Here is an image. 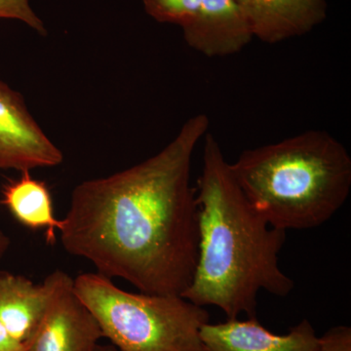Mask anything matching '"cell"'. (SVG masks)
Instances as JSON below:
<instances>
[{
	"label": "cell",
	"instance_id": "1",
	"mask_svg": "<svg viewBox=\"0 0 351 351\" xmlns=\"http://www.w3.org/2000/svg\"><path fill=\"white\" fill-rule=\"evenodd\" d=\"M209 126L196 114L156 156L75 186L59 232L64 250L141 293L184 294L199 244L191 160Z\"/></svg>",
	"mask_w": 351,
	"mask_h": 351
},
{
	"label": "cell",
	"instance_id": "2",
	"mask_svg": "<svg viewBox=\"0 0 351 351\" xmlns=\"http://www.w3.org/2000/svg\"><path fill=\"white\" fill-rule=\"evenodd\" d=\"M204 140L196 189L197 262L182 297L196 306L219 307L228 319L241 313L256 318L260 291L284 298L294 290V281L279 265L286 232L251 206L216 138L207 133Z\"/></svg>",
	"mask_w": 351,
	"mask_h": 351
},
{
	"label": "cell",
	"instance_id": "3",
	"mask_svg": "<svg viewBox=\"0 0 351 351\" xmlns=\"http://www.w3.org/2000/svg\"><path fill=\"white\" fill-rule=\"evenodd\" d=\"M230 164L253 209L284 232L324 225L350 196L351 157L326 131L246 149Z\"/></svg>",
	"mask_w": 351,
	"mask_h": 351
},
{
	"label": "cell",
	"instance_id": "4",
	"mask_svg": "<svg viewBox=\"0 0 351 351\" xmlns=\"http://www.w3.org/2000/svg\"><path fill=\"white\" fill-rule=\"evenodd\" d=\"M73 288L117 351H205L209 313L182 295L126 292L98 272L80 274Z\"/></svg>",
	"mask_w": 351,
	"mask_h": 351
},
{
	"label": "cell",
	"instance_id": "5",
	"mask_svg": "<svg viewBox=\"0 0 351 351\" xmlns=\"http://www.w3.org/2000/svg\"><path fill=\"white\" fill-rule=\"evenodd\" d=\"M64 154L29 112L24 98L0 80V169L55 167Z\"/></svg>",
	"mask_w": 351,
	"mask_h": 351
},
{
	"label": "cell",
	"instance_id": "6",
	"mask_svg": "<svg viewBox=\"0 0 351 351\" xmlns=\"http://www.w3.org/2000/svg\"><path fill=\"white\" fill-rule=\"evenodd\" d=\"M104 338L100 325L76 295L66 274L24 351H95Z\"/></svg>",
	"mask_w": 351,
	"mask_h": 351
},
{
	"label": "cell",
	"instance_id": "7",
	"mask_svg": "<svg viewBox=\"0 0 351 351\" xmlns=\"http://www.w3.org/2000/svg\"><path fill=\"white\" fill-rule=\"evenodd\" d=\"M200 338L205 351H317L319 348V337L306 319L286 335L269 331L257 317L208 322L201 328Z\"/></svg>",
	"mask_w": 351,
	"mask_h": 351
},
{
	"label": "cell",
	"instance_id": "8",
	"mask_svg": "<svg viewBox=\"0 0 351 351\" xmlns=\"http://www.w3.org/2000/svg\"><path fill=\"white\" fill-rule=\"evenodd\" d=\"M182 32L189 47L209 58L237 54L254 38L237 0H202Z\"/></svg>",
	"mask_w": 351,
	"mask_h": 351
},
{
	"label": "cell",
	"instance_id": "9",
	"mask_svg": "<svg viewBox=\"0 0 351 351\" xmlns=\"http://www.w3.org/2000/svg\"><path fill=\"white\" fill-rule=\"evenodd\" d=\"M66 272L56 270L41 284L0 271V321L16 341L25 345L38 327Z\"/></svg>",
	"mask_w": 351,
	"mask_h": 351
},
{
	"label": "cell",
	"instance_id": "10",
	"mask_svg": "<svg viewBox=\"0 0 351 351\" xmlns=\"http://www.w3.org/2000/svg\"><path fill=\"white\" fill-rule=\"evenodd\" d=\"M254 38L274 44L313 31L327 17L326 0H237Z\"/></svg>",
	"mask_w": 351,
	"mask_h": 351
},
{
	"label": "cell",
	"instance_id": "11",
	"mask_svg": "<svg viewBox=\"0 0 351 351\" xmlns=\"http://www.w3.org/2000/svg\"><path fill=\"white\" fill-rule=\"evenodd\" d=\"M1 203L25 228L45 230L47 244L56 242L63 221L55 217L52 196L45 182L32 177L29 171L7 182L2 189Z\"/></svg>",
	"mask_w": 351,
	"mask_h": 351
},
{
	"label": "cell",
	"instance_id": "12",
	"mask_svg": "<svg viewBox=\"0 0 351 351\" xmlns=\"http://www.w3.org/2000/svg\"><path fill=\"white\" fill-rule=\"evenodd\" d=\"M145 12L159 23L180 25L182 29L195 19L202 0H142Z\"/></svg>",
	"mask_w": 351,
	"mask_h": 351
},
{
	"label": "cell",
	"instance_id": "13",
	"mask_svg": "<svg viewBox=\"0 0 351 351\" xmlns=\"http://www.w3.org/2000/svg\"><path fill=\"white\" fill-rule=\"evenodd\" d=\"M0 19L21 21L40 36H46L43 21L32 8L29 0H0Z\"/></svg>",
	"mask_w": 351,
	"mask_h": 351
},
{
	"label": "cell",
	"instance_id": "14",
	"mask_svg": "<svg viewBox=\"0 0 351 351\" xmlns=\"http://www.w3.org/2000/svg\"><path fill=\"white\" fill-rule=\"evenodd\" d=\"M317 351H351V328L336 326L319 337Z\"/></svg>",
	"mask_w": 351,
	"mask_h": 351
},
{
	"label": "cell",
	"instance_id": "15",
	"mask_svg": "<svg viewBox=\"0 0 351 351\" xmlns=\"http://www.w3.org/2000/svg\"><path fill=\"white\" fill-rule=\"evenodd\" d=\"M0 351H24V345L16 341L0 321Z\"/></svg>",
	"mask_w": 351,
	"mask_h": 351
},
{
	"label": "cell",
	"instance_id": "16",
	"mask_svg": "<svg viewBox=\"0 0 351 351\" xmlns=\"http://www.w3.org/2000/svg\"><path fill=\"white\" fill-rule=\"evenodd\" d=\"M9 245H10V240L7 237L6 233L0 228V258H2L7 250H8Z\"/></svg>",
	"mask_w": 351,
	"mask_h": 351
},
{
	"label": "cell",
	"instance_id": "17",
	"mask_svg": "<svg viewBox=\"0 0 351 351\" xmlns=\"http://www.w3.org/2000/svg\"><path fill=\"white\" fill-rule=\"evenodd\" d=\"M95 351H117V348L113 346H101L99 345L98 348Z\"/></svg>",
	"mask_w": 351,
	"mask_h": 351
}]
</instances>
